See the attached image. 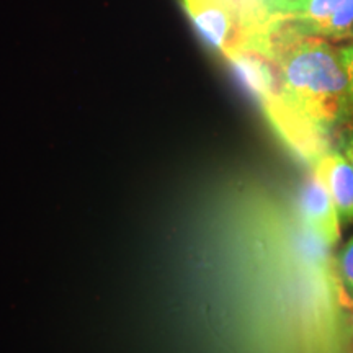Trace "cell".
<instances>
[{
  "instance_id": "cell-10",
  "label": "cell",
  "mask_w": 353,
  "mask_h": 353,
  "mask_svg": "<svg viewBox=\"0 0 353 353\" xmlns=\"http://www.w3.org/2000/svg\"><path fill=\"white\" fill-rule=\"evenodd\" d=\"M190 2H193V0H183V6H187V3H190Z\"/></svg>"
},
{
  "instance_id": "cell-1",
  "label": "cell",
  "mask_w": 353,
  "mask_h": 353,
  "mask_svg": "<svg viewBox=\"0 0 353 353\" xmlns=\"http://www.w3.org/2000/svg\"><path fill=\"white\" fill-rule=\"evenodd\" d=\"M242 51L260 56L273 70V114L290 130L327 136L353 120L339 48L325 38L294 33L280 21L250 13Z\"/></svg>"
},
{
  "instance_id": "cell-5",
  "label": "cell",
  "mask_w": 353,
  "mask_h": 353,
  "mask_svg": "<svg viewBox=\"0 0 353 353\" xmlns=\"http://www.w3.org/2000/svg\"><path fill=\"white\" fill-rule=\"evenodd\" d=\"M259 17V15H257ZM262 19H273L294 33L307 34V37H319L325 39H342L348 30L353 26V0L348 2L342 8H339L334 15L325 17L322 20L306 21V20H288L276 19V17H262Z\"/></svg>"
},
{
  "instance_id": "cell-9",
  "label": "cell",
  "mask_w": 353,
  "mask_h": 353,
  "mask_svg": "<svg viewBox=\"0 0 353 353\" xmlns=\"http://www.w3.org/2000/svg\"><path fill=\"white\" fill-rule=\"evenodd\" d=\"M342 39H345V41H353V26H352L350 30H348L345 34H343Z\"/></svg>"
},
{
  "instance_id": "cell-4",
  "label": "cell",
  "mask_w": 353,
  "mask_h": 353,
  "mask_svg": "<svg viewBox=\"0 0 353 353\" xmlns=\"http://www.w3.org/2000/svg\"><path fill=\"white\" fill-rule=\"evenodd\" d=\"M301 211L307 228L322 244L334 247L341 239L342 221L327 190L312 174L301 195Z\"/></svg>"
},
{
  "instance_id": "cell-3",
  "label": "cell",
  "mask_w": 353,
  "mask_h": 353,
  "mask_svg": "<svg viewBox=\"0 0 353 353\" xmlns=\"http://www.w3.org/2000/svg\"><path fill=\"white\" fill-rule=\"evenodd\" d=\"M317 179L321 180L329 196L332 198L335 210L342 224L353 223V169L347 161L345 154L341 151L321 152L316 157L314 170Z\"/></svg>"
},
{
  "instance_id": "cell-2",
  "label": "cell",
  "mask_w": 353,
  "mask_h": 353,
  "mask_svg": "<svg viewBox=\"0 0 353 353\" xmlns=\"http://www.w3.org/2000/svg\"><path fill=\"white\" fill-rule=\"evenodd\" d=\"M185 8L211 46L229 57L242 50L249 30V13L237 0H193Z\"/></svg>"
},
{
  "instance_id": "cell-7",
  "label": "cell",
  "mask_w": 353,
  "mask_h": 353,
  "mask_svg": "<svg viewBox=\"0 0 353 353\" xmlns=\"http://www.w3.org/2000/svg\"><path fill=\"white\" fill-rule=\"evenodd\" d=\"M339 56H341L343 70H345L347 83H348V95H350V103L353 110V41L339 48Z\"/></svg>"
},
{
  "instance_id": "cell-8",
  "label": "cell",
  "mask_w": 353,
  "mask_h": 353,
  "mask_svg": "<svg viewBox=\"0 0 353 353\" xmlns=\"http://www.w3.org/2000/svg\"><path fill=\"white\" fill-rule=\"evenodd\" d=\"M343 154H345L347 161L350 162L352 169H353V128L347 131L345 138H343Z\"/></svg>"
},
{
  "instance_id": "cell-6",
  "label": "cell",
  "mask_w": 353,
  "mask_h": 353,
  "mask_svg": "<svg viewBox=\"0 0 353 353\" xmlns=\"http://www.w3.org/2000/svg\"><path fill=\"white\" fill-rule=\"evenodd\" d=\"M337 270L343 288L353 299V236L348 239L339 252Z\"/></svg>"
}]
</instances>
